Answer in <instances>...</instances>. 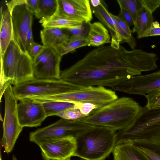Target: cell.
<instances>
[{"instance_id":"ac0fdd59","label":"cell","mask_w":160,"mask_h":160,"mask_svg":"<svg viewBox=\"0 0 160 160\" xmlns=\"http://www.w3.org/2000/svg\"><path fill=\"white\" fill-rule=\"evenodd\" d=\"M40 37L43 45L56 49L67 41L69 36L62 28L46 27L40 31Z\"/></svg>"},{"instance_id":"d6986e66","label":"cell","mask_w":160,"mask_h":160,"mask_svg":"<svg viewBox=\"0 0 160 160\" xmlns=\"http://www.w3.org/2000/svg\"><path fill=\"white\" fill-rule=\"evenodd\" d=\"M0 9V48L2 57L11 41L13 39V28L11 13L7 8Z\"/></svg>"},{"instance_id":"f546056e","label":"cell","mask_w":160,"mask_h":160,"mask_svg":"<svg viewBox=\"0 0 160 160\" xmlns=\"http://www.w3.org/2000/svg\"><path fill=\"white\" fill-rule=\"evenodd\" d=\"M56 116L71 120H81L87 117L81 113L78 109L74 107L58 114Z\"/></svg>"},{"instance_id":"f1b7e54d","label":"cell","mask_w":160,"mask_h":160,"mask_svg":"<svg viewBox=\"0 0 160 160\" xmlns=\"http://www.w3.org/2000/svg\"><path fill=\"white\" fill-rule=\"evenodd\" d=\"M83 23L66 28H62L70 37H86L88 31H87L86 24Z\"/></svg>"},{"instance_id":"7bdbcfd3","label":"cell","mask_w":160,"mask_h":160,"mask_svg":"<svg viewBox=\"0 0 160 160\" xmlns=\"http://www.w3.org/2000/svg\"><path fill=\"white\" fill-rule=\"evenodd\" d=\"M0 160H2V158H1V159H0Z\"/></svg>"},{"instance_id":"3957f363","label":"cell","mask_w":160,"mask_h":160,"mask_svg":"<svg viewBox=\"0 0 160 160\" xmlns=\"http://www.w3.org/2000/svg\"><path fill=\"white\" fill-rule=\"evenodd\" d=\"M0 97L8 83L17 85L34 78L33 58L22 50L13 39L0 57Z\"/></svg>"},{"instance_id":"d590c367","label":"cell","mask_w":160,"mask_h":160,"mask_svg":"<svg viewBox=\"0 0 160 160\" xmlns=\"http://www.w3.org/2000/svg\"><path fill=\"white\" fill-rule=\"evenodd\" d=\"M45 47L34 42L29 49L28 53L33 58L39 55L43 50Z\"/></svg>"},{"instance_id":"ab89813d","label":"cell","mask_w":160,"mask_h":160,"mask_svg":"<svg viewBox=\"0 0 160 160\" xmlns=\"http://www.w3.org/2000/svg\"><path fill=\"white\" fill-rule=\"evenodd\" d=\"M90 2L92 6V7L94 8L99 6L102 3V1L100 0H90Z\"/></svg>"},{"instance_id":"74e56055","label":"cell","mask_w":160,"mask_h":160,"mask_svg":"<svg viewBox=\"0 0 160 160\" xmlns=\"http://www.w3.org/2000/svg\"><path fill=\"white\" fill-rule=\"evenodd\" d=\"M34 42L32 32V25L29 28L26 35V43L28 52L30 47Z\"/></svg>"},{"instance_id":"8fae6325","label":"cell","mask_w":160,"mask_h":160,"mask_svg":"<svg viewBox=\"0 0 160 160\" xmlns=\"http://www.w3.org/2000/svg\"><path fill=\"white\" fill-rule=\"evenodd\" d=\"M130 94L145 96L160 89V70L149 74L133 76L112 88Z\"/></svg>"},{"instance_id":"9a60e30c","label":"cell","mask_w":160,"mask_h":160,"mask_svg":"<svg viewBox=\"0 0 160 160\" xmlns=\"http://www.w3.org/2000/svg\"><path fill=\"white\" fill-rule=\"evenodd\" d=\"M58 7L55 15L88 23L92 19L89 0H57Z\"/></svg>"},{"instance_id":"4316f807","label":"cell","mask_w":160,"mask_h":160,"mask_svg":"<svg viewBox=\"0 0 160 160\" xmlns=\"http://www.w3.org/2000/svg\"><path fill=\"white\" fill-rule=\"evenodd\" d=\"M110 103L91 102H77L74 103V107L78 109L82 114L86 117H88L93 114Z\"/></svg>"},{"instance_id":"60d3db41","label":"cell","mask_w":160,"mask_h":160,"mask_svg":"<svg viewBox=\"0 0 160 160\" xmlns=\"http://www.w3.org/2000/svg\"><path fill=\"white\" fill-rule=\"evenodd\" d=\"M12 159L13 160H17V158L14 155H13L12 156Z\"/></svg>"},{"instance_id":"7a4b0ae2","label":"cell","mask_w":160,"mask_h":160,"mask_svg":"<svg viewBox=\"0 0 160 160\" xmlns=\"http://www.w3.org/2000/svg\"><path fill=\"white\" fill-rule=\"evenodd\" d=\"M142 108L133 99L122 97L80 121L91 125L105 127L116 131H119L129 125Z\"/></svg>"},{"instance_id":"7c38bea8","label":"cell","mask_w":160,"mask_h":160,"mask_svg":"<svg viewBox=\"0 0 160 160\" xmlns=\"http://www.w3.org/2000/svg\"><path fill=\"white\" fill-rule=\"evenodd\" d=\"M37 145L44 160H67L74 156L76 148V139L73 138L49 139Z\"/></svg>"},{"instance_id":"d6a6232c","label":"cell","mask_w":160,"mask_h":160,"mask_svg":"<svg viewBox=\"0 0 160 160\" xmlns=\"http://www.w3.org/2000/svg\"><path fill=\"white\" fill-rule=\"evenodd\" d=\"M120 11L118 15L130 26L134 25V21L130 13L124 8L119 5Z\"/></svg>"},{"instance_id":"e0dca14e","label":"cell","mask_w":160,"mask_h":160,"mask_svg":"<svg viewBox=\"0 0 160 160\" xmlns=\"http://www.w3.org/2000/svg\"><path fill=\"white\" fill-rule=\"evenodd\" d=\"M89 29L86 37L88 46L99 47L105 43L111 42L108 30L101 22L88 23Z\"/></svg>"},{"instance_id":"7402d4cb","label":"cell","mask_w":160,"mask_h":160,"mask_svg":"<svg viewBox=\"0 0 160 160\" xmlns=\"http://www.w3.org/2000/svg\"><path fill=\"white\" fill-rule=\"evenodd\" d=\"M132 143L147 160H160V140Z\"/></svg>"},{"instance_id":"5bb4252c","label":"cell","mask_w":160,"mask_h":160,"mask_svg":"<svg viewBox=\"0 0 160 160\" xmlns=\"http://www.w3.org/2000/svg\"><path fill=\"white\" fill-rule=\"evenodd\" d=\"M17 104L19 122L24 127H37L47 117L42 103L29 98L19 100Z\"/></svg>"},{"instance_id":"2e32d148","label":"cell","mask_w":160,"mask_h":160,"mask_svg":"<svg viewBox=\"0 0 160 160\" xmlns=\"http://www.w3.org/2000/svg\"><path fill=\"white\" fill-rule=\"evenodd\" d=\"M92 8L94 16L109 30L111 36L110 45L112 48L119 49L121 46L120 44L122 43V39L118 33V24L102 2L97 7Z\"/></svg>"},{"instance_id":"e575fe53","label":"cell","mask_w":160,"mask_h":160,"mask_svg":"<svg viewBox=\"0 0 160 160\" xmlns=\"http://www.w3.org/2000/svg\"><path fill=\"white\" fill-rule=\"evenodd\" d=\"M111 15L120 26L129 35L132 36V31L129 26L118 16L114 15L111 13Z\"/></svg>"},{"instance_id":"f35d334b","label":"cell","mask_w":160,"mask_h":160,"mask_svg":"<svg viewBox=\"0 0 160 160\" xmlns=\"http://www.w3.org/2000/svg\"><path fill=\"white\" fill-rule=\"evenodd\" d=\"M26 0H12L6 3L7 8L10 13L13 8L18 5L26 3Z\"/></svg>"},{"instance_id":"52a82bcc","label":"cell","mask_w":160,"mask_h":160,"mask_svg":"<svg viewBox=\"0 0 160 160\" xmlns=\"http://www.w3.org/2000/svg\"><path fill=\"white\" fill-rule=\"evenodd\" d=\"M5 101L3 134L0 143L4 152H11L23 127L19 122L17 112V101L14 94L12 87L8 83L3 94Z\"/></svg>"},{"instance_id":"5b68a950","label":"cell","mask_w":160,"mask_h":160,"mask_svg":"<svg viewBox=\"0 0 160 160\" xmlns=\"http://www.w3.org/2000/svg\"><path fill=\"white\" fill-rule=\"evenodd\" d=\"M160 140V108L142 107L133 121L116 133V146L124 142Z\"/></svg>"},{"instance_id":"8d00e7d4","label":"cell","mask_w":160,"mask_h":160,"mask_svg":"<svg viewBox=\"0 0 160 160\" xmlns=\"http://www.w3.org/2000/svg\"><path fill=\"white\" fill-rule=\"evenodd\" d=\"M38 0H26V5L28 9L34 14L37 8Z\"/></svg>"},{"instance_id":"836d02e7","label":"cell","mask_w":160,"mask_h":160,"mask_svg":"<svg viewBox=\"0 0 160 160\" xmlns=\"http://www.w3.org/2000/svg\"><path fill=\"white\" fill-rule=\"evenodd\" d=\"M160 35V26L158 22H153L149 28L143 34L142 38Z\"/></svg>"},{"instance_id":"6da1fadb","label":"cell","mask_w":160,"mask_h":160,"mask_svg":"<svg viewBox=\"0 0 160 160\" xmlns=\"http://www.w3.org/2000/svg\"><path fill=\"white\" fill-rule=\"evenodd\" d=\"M148 52L140 49L128 51L120 46H102L88 52L69 68L61 71V79L83 87L112 88L140 75L149 63Z\"/></svg>"},{"instance_id":"4fadbf2b","label":"cell","mask_w":160,"mask_h":160,"mask_svg":"<svg viewBox=\"0 0 160 160\" xmlns=\"http://www.w3.org/2000/svg\"><path fill=\"white\" fill-rule=\"evenodd\" d=\"M33 14L28 9L25 3L16 6L11 13L13 39L22 50L27 52L26 37L32 25Z\"/></svg>"},{"instance_id":"44dd1931","label":"cell","mask_w":160,"mask_h":160,"mask_svg":"<svg viewBox=\"0 0 160 160\" xmlns=\"http://www.w3.org/2000/svg\"><path fill=\"white\" fill-rule=\"evenodd\" d=\"M132 32H136L138 39L142 38L144 33L153 22L152 13L143 6H140Z\"/></svg>"},{"instance_id":"ffe728a7","label":"cell","mask_w":160,"mask_h":160,"mask_svg":"<svg viewBox=\"0 0 160 160\" xmlns=\"http://www.w3.org/2000/svg\"><path fill=\"white\" fill-rule=\"evenodd\" d=\"M112 152L114 160H147L130 142L116 145Z\"/></svg>"},{"instance_id":"1f68e13d","label":"cell","mask_w":160,"mask_h":160,"mask_svg":"<svg viewBox=\"0 0 160 160\" xmlns=\"http://www.w3.org/2000/svg\"><path fill=\"white\" fill-rule=\"evenodd\" d=\"M140 6H143L152 13L160 6V0H138Z\"/></svg>"},{"instance_id":"9c48e42d","label":"cell","mask_w":160,"mask_h":160,"mask_svg":"<svg viewBox=\"0 0 160 160\" xmlns=\"http://www.w3.org/2000/svg\"><path fill=\"white\" fill-rule=\"evenodd\" d=\"M95 126L80 120L61 118L51 125L30 132L29 140L37 144L42 141L49 139L67 138L76 139L81 134Z\"/></svg>"},{"instance_id":"cb8c5ba5","label":"cell","mask_w":160,"mask_h":160,"mask_svg":"<svg viewBox=\"0 0 160 160\" xmlns=\"http://www.w3.org/2000/svg\"><path fill=\"white\" fill-rule=\"evenodd\" d=\"M86 37H70L67 41L55 49L62 57L64 55L73 51L78 48L88 46Z\"/></svg>"},{"instance_id":"b9f144b4","label":"cell","mask_w":160,"mask_h":160,"mask_svg":"<svg viewBox=\"0 0 160 160\" xmlns=\"http://www.w3.org/2000/svg\"><path fill=\"white\" fill-rule=\"evenodd\" d=\"M71 160V159H68V160ZM82 160L80 159V160Z\"/></svg>"},{"instance_id":"d4e9b609","label":"cell","mask_w":160,"mask_h":160,"mask_svg":"<svg viewBox=\"0 0 160 160\" xmlns=\"http://www.w3.org/2000/svg\"><path fill=\"white\" fill-rule=\"evenodd\" d=\"M42 103L46 116H57L65 111L74 107V103L67 102L55 101Z\"/></svg>"},{"instance_id":"603a6c76","label":"cell","mask_w":160,"mask_h":160,"mask_svg":"<svg viewBox=\"0 0 160 160\" xmlns=\"http://www.w3.org/2000/svg\"><path fill=\"white\" fill-rule=\"evenodd\" d=\"M58 7L57 0H38L37 10L34 14L43 23L56 13Z\"/></svg>"},{"instance_id":"8992f818","label":"cell","mask_w":160,"mask_h":160,"mask_svg":"<svg viewBox=\"0 0 160 160\" xmlns=\"http://www.w3.org/2000/svg\"><path fill=\"white\" fill-rule=\"evenodd\" d=\"M63 79H41L34 78L12 87L18 100L28 98L58 95L83 88Z\"/></svg>"},{"instance_id":"484cf974","label":"cell","mask_w":160,"mask_h":160,"mask_svg":"<svg viewBox=\"0 0 160 160\" xmlns=\"http://www.w3.org/2000/svg\"><path fill=\"white\" fill-rule=\"evenodd\" d=\"M84 23L82 21L69 19L55 14L42 23L44 28L55 27L64 28Z\"/></svg>"},{"instance_id":"83f0119b","label":"cell","mask_w":160,"mask_h":160,"mask_svg":"<svg viewBox=\"0 0 160 160\" xmlns=\"http://www.w3.org/2000/svg\"><path fill=\"white\" fill-rule=\"evenodd\" d=\"M117 1L119 5L125 8L131 15L134 24L140 7L138 0H118Z\"/></svg>"},{"instance_id":"277c9868","label":"cell","mask_w":160,"mask_h":160,"mask_svg":"<svg viewBox=\"0 0 160 160\" xmlns=\"http://www.w3.org/2000/svg\"><path fill=\"white\" fill-rule=\"evenodd\" d=\"M116 131L110 128L95 126L76 139L74 156L85 160H104L116 146Z\"/></svg>"},{"instance_id":"ba28073f","label":"cell","mask_w":160,"mask_h":160,"mask_svg":"<svg viewBox=\"0 0 160 160\" xmlns=\"http://www.w3.org/2000/svg\"><path fill=\"white\" fill-rule=\"evenodd\" d=\"M118 98L115 92L101 86L84 87L58 95L31 98L41 103L59 101L73 103L89 102L110 103Z\"/></svg>"},{"instance_id":"4dcf8cb0","label":"cell","mask_w":160,"mask_h":160,"mask_svg":"<svg viewBox=\"0 0 160 160\" xmlns=\"http://www.w3.org/2000/svg\"><path fill=\"white\" fill-rule=\"evenodd\" d=\"M144 96L147 99L146 105L148 108H160V89L152 91Z\"/></svg>"},{"instance_id":"30bf717a","label":"cell","mask_w":160,"mask_h":160,"mask_svg":"<svg viewBox=\"0 0 160 160\" xmlns=\"http://www.w3.org/2000/svg\"><path fill=\"white\" fill-rule=\"evenodd\" d=\"M62 56L53 48L45 47L33 58L34 77L37 79H61L60 63Z\"/></svg>"}]
</instances>
